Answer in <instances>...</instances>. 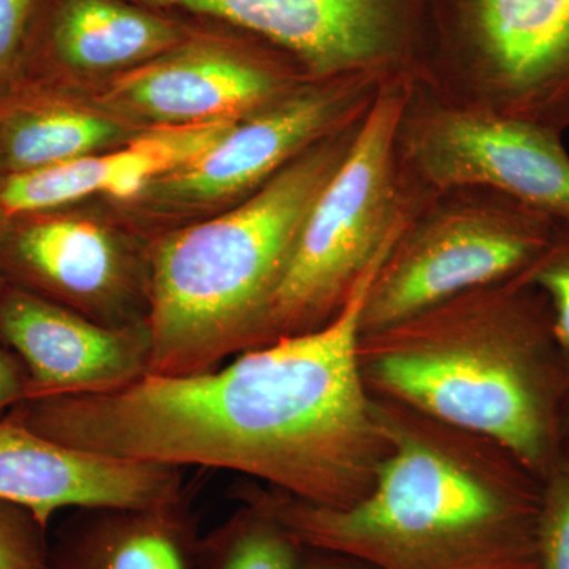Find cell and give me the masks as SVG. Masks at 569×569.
<instances>
[{
    "instance_id": "20",
    "label": "cell",
    "mask_w": 569,
    "mask_h": 569,
    "mask_svg": "<svg viewBox=\"0 0 569 569\" xmlns=\"http://www.w3.org/2000/svg\"><path fill=\"white\" fill-rule=\"evenodd\" d=\"M520 279L537 287L548 299L553 335L569 361V222L557 220L548 249Z\"/></svg>"
},
{
    "instance_id": "12",
    "label": "cell",
    "mask_w": 569,
    "mask_h": 569,
    "mask_svg": "<svg viewBox=\"0 0 569 569\" xmlns=\"http://www.w3.org/2000/svg\"><path fill=\"white\" fill-rule=\"evenodd\" d=\"M378 77H348L335 88L310 89L238 121L203 156L153 181L148 190L163 201L209 203L244 192L282 170L299 153L328 138L351 112L372 103L365 84Z\"/></svg>"
},
{
    "instance_id": "25",
    "label": "cell",
    "mask_w": 569,
    "mask_h": 569,
    "mask_svg": "<svg viewBox=\"0 0 569 569\" xmlns=\"http://www.w3.org/2000/svg\"><path fill=\"white\" fill-rule=\"evenodd\" d=\"M567 432H568V440H569V408H568V419H567Z\"/></svg>"
},
{
    "instance_id": "3",
    "label": "cell",
    "mask_w": 569,
    "mask_h": 569,
    "mask_svg": "<svg viewBox=\"0 0 569 569\" xmlns=\"http://www.w3.org/2000/svg\"><path fill=\"white\" fill-rule=\"evenodd\" d=\"M358 359L373 395L496 441L538 478L567 447L569 361L520 276L359 336Z\"/></svg>"
},
{
    "instance_id": "13",
    "label": "cell",
    "mask_w": 569,
    "mask_h": 569,
    "mask_svg": "<svg viewBox=\"0 0 569 569\" xmlns=\"http://www.w3.org/2000/svg\"><path fill=\"white\" fill-rule=\"evenodd\" d=\"M279 82L244 41L192 29L173 50L116 78L108 99L160 126L216 121L260 107Z\"/></svg>"
},
{
    "instance_id": "21",
    "label": "cell",
    "mask_w": 569,
    "mask_h": 569,
    "mask_svg": "<svg viewBox=\"0 0 569 569\" xmlns=\"http://www.w3.org/2000/svg\"><path fill=\"white\" fill-rule=\"evenodd\" d=\"M44 533L28 511L0 503V569H47Z\"/></svg>"
},
{
    "instance_id": "17",
    "label": "cell",
    "mask_w": 569,
    "mask_h": 569,
    "mask_svg": "<svg viewBox=\"0 0 569 569\" xmlns=\"http://www.w3.org/2000/svg\"><path fill=\"white\" fill-rule=\"evenodd\" d=\"M176 509L121 511L82 546L69 569H187Z\"/></svg>"
},
{
    "instance_id": "2",
    "label": "cell",
    "mask_w": 569,
    "mask_h": 569,
    "mask_svg": "<svg viewBox=\"0 0 569 569\" xmlns=\"http://www.w3.org/2000/svg\"><path fill=\"white\" fill-rule=\"evenodd\" d=\"M389 451L348 508L260 493L301 548L376 569H538L542 479L507 448L373 396Z\"/></svg>"
},
{
    "instance_id": "8",
    "label": "cell",
    "mask_w": 569,
    "mask_h": 569,
    "mask_svg": "<svg viewBox=\"0 0 569 569\" xmlns=\"http://www.w3.org/2000/svg\"><path fill=\"white\" fill-rule=\"evenodd\" d=\"M219 22L320 78L385 77L427 59V0H133Z\"/></svg>"
},
{
    "instance_id": "18",
    "label": "cell",
    "mask_w": 569,
    "mask_h": 569,
    "mask_svg": "<svg viewBox=\"0 0 569 569\" xmlns=\"http://www.w3.org/2000/svg\"><path fill=\"white\" fill-rule=\"evenodd\" d=\"M216 569H301V546L263 508L252 503L223 533Z\"/></svg>"
},
{
    "instance_id": "10",
    "label": "cell",
    "mask_w": 569,
    "mask_h": 569,
    "mask_svg": "<svg viewBox=\"0 0 569 569\" xmlns=\"http://www.w3.org/2000/svg\"><path fill=\"white\" fill-rule=\"evenodd\" d=\"M173 467L108 458L41 436L20 408L0 417V503L28 511L48 530L67 508L162 511L178 508Z\"/></svg>"
},
{
    "instance_id": "11",
    "label": "cell",
    "mask_w": 569,
    "mask_h": 569,
    "mask_svg": "<svg viewBox=\"0 0 569 569\" xmlns=\"http://www.w3.org/2000/svg\"><path fill=\"white\" fill-rule=\"evenodd\" d=\"M0 337L24 367L28 402L104 395L151 367L148 323L102 325L9 282L0 291Z\"/></svg>"
},
{
    "instance_id": "22",
    "label": "cell",
    "mask_w": 569,
    "mask_h": 569,
    "mask_svg": "<svg viewBox=\"0 0 569 569\" xmlns=\"http://www.w3.org/2000/svg\"><path fill=\"white\" fill-rule=\"evenodd\" d=\"M44 0H0V91L20 77Z\"/></svg>"
},
{
    "instance_id": "15",
    "label": "cell",
    "mask_w": 569,
    "mask_h": 569,
    "mask_svg": "<svg viewBox=\"0 0 569 569\" xmlns=\"http://www.w3.org/2000/svg\"><path fill=\"white\" fill-rule=\"evenodd\" d=\"M174 14L133 0H44L31 44L40 40L44 59L71 73L130 70L189 37L192 26Z\"/></svg>"
},
{
    "instance_id": "5",
    "label": "cell",
    "mask_w": 569,
    "mask_h": 569,
    "mask_svg": "<svg viewBox=\"0 0 569 569\" xmlns=\"http://www.w3.org/2000/svg\"><path fill=\"white\" fill-rule=\"evenodd\" d=\"M407 103L406 88L373 97L310 208L252 348L329 323L407 227L396 170Z\"/></svg>"
},
{
    "instance_id": "1",
    "label": "cell",
    "mask_w": 569,
    "mask_h": 569,
    "mask_svg": "<svg viewBox=\"0 0 569 569\" xmlns=\"http://www.w3.org/2000/svg\"><path fill=\"white\" fill-rule=\"evenodd\" d=\"M388 252L329 323L192 376H153L92 396L29 400L41 436L97 455L238 471L326 508L372 489L389 441L358 359L361 313Z\"/></svg>"
},
{
    "instance_id": "9",
    "label": "cell",
    "mask_w": 569,
    "mask_h": 569,
    "mask_svg": "<svg viewBox=\"0 0 569 569\" xmlns=\"http://www.w3.org/2000/svg\"><path fill=\"white\" fill-rule=\"evenodd\" d=\"M407 156L433 189H482L569 222V153L561 133L485 108H436L407 121Z\"/></svg>"
},
{
    "instance_id": "19",
    "label": "cell",
    "mask_w": 569,
    "mask_h": 569,
    "mask_svg": "<svg viewBox=\"0 0 569 569\" xmlns=\"http://www.w3.org/2000/svg\"><path fill=\"white\" fill-rule=\"evenodd\" d=\"M538 569H569V440L556 466L542 479Z\"/></svg>"
},
{
    "instance_id": "16",
    "label": "cell",
    "mask_w": 569,
    "mask_h": 569,
    "mask_svg": "<svg viewBox=\"0 0 569 569\" xmlns=\"http://www.w3.org/2000/svg\"><path fill=\"white\" fill-rule=\"evenodd\" d=\"M121 134L119 123L51 93L21 89L17 82L0 91V174L91 156Z\"/></svg>"
},
{
    "instance_id": "7",
    "label": "cell",
    "mask_w": 569,
    "mask_h": 569,
    "mask_svg": "<svg viewBox=\"0 0 569 569\" xmlns=\"http://www.w3.org/2000/svg\"><path fill=\"white\" fill-rule=\"evenodd\" d=\"M427 62L485 81L489 110L569 127V0H427Z\"/></svg>"
},
{
    "instance_id": "23",
    "label": "cell",
    "mask_w": 569,
    "mask_h": 569,
    "mask_svg": "<svg viewBox=\"0 0 569 569\" xmlns=\"http://www.w3.org/2000/svg\"><path fill=\"white\" fill-rule=\"evenodd\" d=\"M3 284L6 280L0 276V291ZM28 399L29 385L24 367L0 337V417L28 402Z\"/></svg>"
},
{
    "instance_id": "6",
    "label": "cell",
    "mask_w": 569,
    "mask_h": 569,
    "mask_svg": "<svg viewBox=\"0 0 569 569\" xmlns=\"http://www.w3.org/2000/svg\"><path fill=\"white\" fill-rule=\"evenodd\" d=\"M556 227L549 213L492 190L438 206L397 238L367 293L361 335L515 279L545 253Z\"/></svg>"
},
{
    "instance_id": "24",
    "label": "cell",
    "mask_w": 569,
    "mask_h": 569,
    "mask_svg": "<svg viewBox=\"0 0 569 569\" xmlns=\"http://www.w3.org/2000/svg\"><path fill=\"white\" fill-rule=\"evenodd\" d=\"M312 569H342V568H336V567H318Z\"/></svg>"
},
{
    "instance_id": "4",
    "label": "cell",
    "mask_w": 569,
    "mask_h": 569,
    "mask_svg": "<svg viewBox=\"0 0 569 569\" xmlns=\"http://www.w3.org/2000/svg\"><path fill=\"white\" fill-rule=\"evenodd\" d=\"M355 130L299 153L246 203L153 246L149 373L206 372L253 347L310 208Z\"/></svg>"
},
{
    "instance_id": "14",
    "label": "cell",
    "mask_w": 569,
    "mask_h": 569,
    "mask_svg": "<svg viewBox=\"0 0 569 569\" xmlns=\"http://www.w3.org/2000/svg\"><path fill=\"white\" fill-rule=\"evenodd\" d=\"M0 276L58 305L97 309L122 295L127 260L99 224L37 213L0 223Z\"/></svg>"
}]
</instances>
